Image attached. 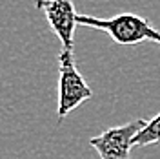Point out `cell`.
Wrapping results in <instances>:
<instances>
[{"mask_svg": "<svg viewBox=\"0 0 160 159\" xmlns=\"http://www.w3.org/2000/svg\"><path fill=\"white\" fill-rule=\"evenodd\" d=\"M77 24L106 31L117 44H122V46H135L144 40L160 44V31L151 26L149 20L138 17L135 13H120V15H115L109 19L78 15Z\"/></svg>", "mask_w": 160, "mask_h": 159, "instance_id": "cell-1", "label": "cell"}, {"mask_svg": "<svg viewBox=\"0 0 160 159\" xmlns=\"http://www.w3.org/2000/svg\"><path fill=\"white\" fill-rule=\"evenodd\" d=\"M93 97V90L80 75L73 60V50L62 48L58 53V104L57 115L62 121L69 112L78 108L84 101Z\"/></svg>", "mask_w": 160, "mask_h": 159, "instance_id": "cell-2", "label": "cell"}, {"mask_svg": "<svg viewBox=\"0 0 160 159\" xmlns=\"http://www.w3.org/2000/svg\"><path fill=\"white\" fill-rule=\"evenodd\" d=\"M146 123V119H135L122 126H113L97 137H91L89 145L97 150L100 159H129L133 139Z\"/></svg>", "mask_w": 160, "mask_h": 159, "instance_id": "cell-3", "label": "cell"}, {"mask_svg": "<svg viewBox=\"0 0 160 159\" xmlns=\"http://www.w3.org/2000/svg\"><path fill=\"white\" fill-rule=\"evenodd\" d=\"M37 9L44 11L46 20L58 37L62 48L73 50L75 26H77V11L73 0H35Z\"/></svg>", "mask_w": 160, "mask_h": 159, "instance_id": "cell-4", "label": "cell"}, {"mask_svg": "<svg viewBox=\"0 0 160 159\" xmlns=\"http://www.w3.org/2000/svg\"><path fill=\"white\" fill-rule=\"evenodd\" d=\"M155 143H160V113L155 115L151 121H148L146 126L135 135L133 146H148Z\"/></svg>", "mask_w": 160, "mask_h": 159, "instance_id": "cell-5", "label": "cell"}]
</instances>
